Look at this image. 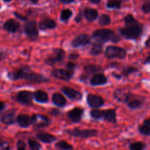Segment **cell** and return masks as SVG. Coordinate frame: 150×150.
I'll return each mask as SVG.
<instances>
[{
    "label": "cell",
    "instance_id": "cell-14",
    "mask_svg": "<svg viewBox=\"0 0 150 150\" xmlns=\"http://www.w3.org/2000/svg\"><path fill=\"white\" fill-rule=\"evenodd\" d=\"M62 91L71 100H79L82 98V95L81 92L75 90L70 87L67 86H63L62 88Z\"/></svg>",
    "mask_w": 150,
    "mask_h": 150
},
{
    "label": "cell",
    "instance_id": "cell-36",
    "mask_svg": "<svg viewBox=\"0 0 150 150\" xmlns=\"http://www.w3.org/2000/svg\"><path fill=\"white\" fill-rule=\"evenodd\" d=\"M29 146L30 149L33 150H38L41 149V145L38 142L34 140H29Z\"/></svg>",
    "mask_w": 150,
    "mask_h": 150
},
{
    "label": "cell",
    "instance_id": "cell-52",
    "mask_svg": "<svg viewBox=\"0 0 150 150\" xmlns=\"http://www.w3.org/2000/svg\"><path fill=\"white\" fill-rule=\"evenodd\" d=\"M1 142H1V139H0V144H1Z\"/></svg>",
    "mask_w": 150,
    "mask_h": 150
},
{
    "label": "cell",
    "instance_id": "cell-22",
    "mask_svg": "<svg viewBox=\"0 0 150 150\" xmlns=\"http://www.w3.org/2000/svg\"><path fill=\"white\" fill-rule=\"evenodd\" d=\"M37 138L44 143H52L54 141L57 140V138L53 135L48 134V133H40L37 135Z\"/></svg>",
    "mask_w": 150,
    "mask_h": 150
},
{
    "label": "cell",
    "instance_id": "cell-9",
    "mask_svg": "<svg viewBox=\"0 0 150 150\" xmlns=\"http://www.w3.org/2000/svg\"><path fill=\"white\" fill-rule=\"evenodd\" d=\"M17 100L20 103L29 105L32 103L33 94L29 91H21L17 94Z\"/></svg>",
    "mask_w": 150,
    "mask_h": 150
},
{
    "label": "cell",
    "instance_id": "cell-16",
    "mask_svg": "<svg viewBox=\"0 0 150 150\" xmlns=\"http://www.w3.org/2000/svg\"><path fill=\"white\" fill-rule=\"evenodd\" d=\"M0 120L5 125H12L15 122V112L14 111H8L1 114Z\"/></svg>",
    "mask_w": 150,
    "mask_h": 150
},
{
    "label": "cell",
    "instance_id": "cell-21",
    "mask_svg": "<svg viewBox=\"0 0 150 150\" xmlns=\"http://www.w3.org/2000/svg\"><path fill=\"white\" fill-rule=\"evenodd\" d=\"M130 94L129 92H125V91L122 90V89H117L115 92H114V97L122 102H127L128 100H130Z\"/></svg>",
    "mask_w": 150,
    "mask_h": 150
},
{
    "label": "cell",
    "instance_id": "cell-48",
    "mask_svg": "<svg viewBox=\"0 0 150 150\" xmlns=\"http://www.w3.org/2000/svg\"><path fill=\"white\" fill-rule=\"evenodd\" d=\"M149 39H148L147 40H146V47H149Z\"/></svg>",
    "mask_w": 150,
    "mask_h": 150
},
{
    "label": "cell",
    "instance_id": "cell-4",
    "mask_svg": "<svg viewBox=\"0 0 150 150\" xmlns=\"http://www.w3.org/2000/svg\"><path fill=\"white\" fill-rule=\"evenodd\" d=\"M126 54L127 52L124 48L113 45L108 46L105 51V56L108 59H124L126 57Z\"/></svg>",
    "mask_w": 150,
    "mask_h": 150
},
{
    "label": "cell",
    "instance_id": "cell-12",
    "mask_svg": "<svg viewBox=\"0 0 150 150\" xmlns=\"http://www.w3.org/2000/svg\"><path fill=\"white\" fill-rule=\"evenodd\" d=\"M88 104L92 108H99L104 105V100L96 95H89L87 96Z\"/></svg>",
    "mask_w": 150,
    "mask_h": 150
},
{
    "label": "cell",
    "instance_id": "cell-1",
    "mask_svg": "<svg viewBox=\"0 0 150 150\" xmlns=\"http://www.w3.org/2000/svg\"><path fill=\"white\" fill-rule=\"evenodd\" d=\"M125 27L120 29L122 36L126 39H137L142 32V25L132 15H127L125 18Z\"/></svg>",
    "mask_w": 150,
    "mask_h": 150
},
{
    "label": "cell",
    "instance_id": "cell-50",
    "mask_svg": "<svg viewBox=\"0 0 150 150\" xmlns=\"http://www.w3.org/2000/svg\"><path fill=\"white\" fill-rule=\"evenodd\" d=\"M1 59H2V54H1V53H0V60H1Z\"/></svg>",
    "mask_w": 150,
    "mask_h": 150
},
{
    "label": "cell",
    "instance_id": "cell-46",
    "mask_svg": "<svg viewBox=\"0 0 150 150\" xmlns=\"http://www.w3.org/2000/svg\"><path fill=\"white\" fill-rule=\"evenodd\" d=\"M89 1L92 4H99L100 2V0H89Z\"/></svg>",
    "mask_w": 150,
    "mask_h": 150
},
{
    "label": "cell",
    "instance_id": "cell-27",
    "mask_svg": "<svg viewBox=\"0 0 150 150\" xmlns=\"http://www.w3.org/2000/svg\"><path fill=\"white\" fill-rule=\"evenodd\" d=\"M103 51V45L100 43L98 42H95L93 43L92 48H91L90 54L92 55H98V54H101Z\"/></svg>",
    "mask_w": 150,
    "mask_h": 150
},
{
    "label": "cell",
    "instance_id": "cell-13",
    "mask_svg": "<svg viewBox=\"0 0 150 150\" xmlns=\"http://www.w3.org/2000/svg\"><path fill=\"white\" fill-rule=\"evenodd\" d=\"M83 110L80 108H75L67 113V117L73 122H79L81 120Z\"/></svg>",
    "mask_w": 150,
    "mask_h": 150
},
{
    "label": "cell",
    "instance_id": "cell-45",
    "mask_svg": "<svg viewBox=\"0 0 150 150\" xmlns=\"http://www.w3.org/2000/svg\"><path fill=\"white\" fill-rule=\"evenodd\" d=\"M4 107H5V104H4V103L0 101V111H2V110L4 108Z\"/></svg>",
    "mask_w": 150,
    "mask_h": 150
},
{
    "label": "cell",
    "instance_id": "cell-26",
    "mask_svg": "<svg viewBox=\"0 0 150 150\" xmlns=\"http://www.w3.org/2000/svg\"><path fill=\"white\" fill-rule=\"evenodd\" d=\"M139 131L141 133L146 136H149L150 133V120L149 119L145 120L144 124L139 127Z\"/></svg>",
    "mask_w": 150,
    "mask_h": 150
},
{
    "label": "cell",
    "instance_id": "cell-51",
    "mask_svg": "<svg viewBox=\"0 0 150 150\" xmlns=\"http://www.w3.org/2000/svg\"><path fill=\"white\" fill-rule=\"evenodd\" d=\"M3 1H6V2H8V1H12V0H3Z\"/></svg>",
    "mask_w": 150,
    "mask_h": 150
},
{
    "label": "cell",
    "instance_id": "cell-17",
    "mask_svg": "<svg viewBox=\"0 0 150 150\" xmlns=\"http://www.w3.org/2000/svg\"><path fill=\"white\" fill-rule=\"evenodd\" d=\"M107 79L105 75L101 73H97L94 75L93 77L91 79L90 83L92 86H98V85H103L106 83Z\"/></svg>",
    "mask_w": 150,
    "mask_h": 150
},
{
    "label": "cell",
    "instance_id": "cell-37",
    "mask_svg": "<svg viewBox=\"0 0 150 150\" xmlns=\"http://www.w3.org/2000/svg\"><path fill=\"white\" fill-rule=\"evenodd\" d=\"M137 71L138 70L136 68V67H130L125 69V70L122 71V74H124L125 76H128V75H130V73H134V72H137Z\"/></svg>",
    "mask_w": 150,
    "mask_h": 150
},
{
    "label": "cell",
    "instance_id": "cell-28",
    "mask_svg": "<svg viewBox=\"0 0 150 150\" xmlns=\"http://www.w3.org/2000/svg\"><path fill=\"white\" fill-rule=\"evenodd\" d=\"M142 101H141L139 99H133L131 100H127V105L132 109H136V108H139L142 105Z\"/></svg>",
    "mask_w": 150,
    "mask_h": 150
},
{
    "label": "cell",
    "instance_id": "cell-25",
    "mask_svg": "<svg viewBox=\"0 0 150 150\" xmlns=\"http://www.w3.org/2000/svg\"><path fill=\"white\" fill-rule=\"evenodd\" d=\"M53 102L55 105H57V106H64L66 103V100L65 98L63 97V95H62L59 93H55L53 95Z\"/></svg>",
    "mask_w": 150,
    "mask_h": 150
},
{
    "label": "cell",
    "instance_id": "cell-6",
    "mask_svg": "<svg viewBox=\"0 0 150 150\" xmlns=\"http://www.w3.org/2000/svg\"><path fill=\"white\" fill-rule=\"evenodd\" d=\"M64 57H65V53H64V50L58 48V49L54 50L52 54L45 59V62L46 64L53 65L56 63L62 61Z\"/></svg>",
    "mask_w": 150,
    "mask_h": 150
},
{
    "label": "cell",
    "instance_id": "cell-40",
    "mask_svg": "<svg viewBox=\"0 0 150 150\" xmlns=\"http://www.w3.org/2000/svg\"><path fill=\"white\" fill-rule=\"evenodd\" d=\"M17 148L19 150H23L26 149V144L22 141H18L17 143Z\"/></svg>",
    "mask_w": 150,
    "mask_h": 150
},
{
    "label": "cell",
    "instance_id": "cell-3",
    "mask_svg": "<svg viewBox=\"0 0 150 150\" xmlns=\"http://www.w3.org/2000/svg\"><path fill=\"white\" fill-rule=\"evenodd\" d=\"M92 38L100 42H105L108 40L113 42H117L120 41V38L115 35L113 31L110 29H101L95 31L92 35Z\"/></svg>",
    "mask_w": 150,
    "mask_h": 150
},
{
    "label": "cell",
    "instance_id": "cell-35",
    "mask_svg": "<svg viewBox=\"0 0 150 150\" xmlns=\"http://www.w3.org/2000/svg\"><path fill=\"white\" fill-rule=\"evenodd\" d=\"M90 114L91 116H92V118L100 119V118H103V111H100V110H98V109H94L91 111Z\"/></svg>",
    "mask_w": 150,
    "mask_h": 150
},
{
    "label": "cell",
    "instance_id": "cell-41",
    "mask_svg": "<svg viewBox=\"0 0 150 150\" xmlns=\"http://www.w3.org/2000/svg\"><path fill=\"white\" fill-rule=\"evenodd\" d=\"M79 54H70V56H69V58H70V59L74 60V59H77L79 58Z\"/></svg>",
    "mask_w": 150,
    "mask_h": 150
},
{
    "label": "cell",
    "instance_id": "cell-49",
    "mask_svg": "<svg viewBox=\"0 0 150 150\" xmlns=\"http://www.w3.org/2000/svg\"><path fill=\"white\" fill-rule=\"evenodd\" d=\"M149 57H148L146 61L144 62V63H149Z\"/></svg>",
    "mask_w": 150,
    "mask_h": 150
},
{
    "label": "cell",
    "instance_id": "cell-10",
    "mask_svg": "<svg viewBox=\"0 0 150 150\" xmlns=\"http://www.w3.org/2000/svg\"><path fill=\"white\" fill-rule=\"evenodd\" d=\"M51 73L57 79L64 81L70 80L73 75L67 69H56V70H53Z\"/></svg>",
    "mask_w": 150,
    "mask_h": 150
},
{
    "label": "cell",
    "instance_id": "cell-7",
    "mask_svg": "<svg viewBox=\"0 0 150 150\" xmlns=\"http://www.w3.org/2000/svg\"><path fill=\"white\" fill-rule=\"evenodd\" d=\"M25 33L26 36L32 40H35L38 36V30L37 23L35 21H29L25 23Z\"/></svg>",
    "mask_w": 150,
    "mask_h": 150
},
{
    "label": "cell",
    "instance_id": "cell-11",
    "mask_svg": "<svg viewBox=\"0 0 150 150\" xmlns=\"http://www.w3.org/2000/svg\"><path fill=\"white\" fill-rule=\"evenodd\" d=\"M89 42H90V37L85 34H81L73 39V40L72 41V45L75 48H79L87 45Z\"/></svg>",
    "mask_w": 150,
    "mask_h": 150
},
{
    "label": "cell",
    "instance_id": "cell-8",
    "mask_svg": "<svg viewBox=\"0 0 150 150\" xmlns=\"http://www.w3.org/2000/svg\"><path fill=\"white\" fill-rule=\"evenodd\" d=\"M31 120H32V124L38 128L46 127L49 125L48 119L41 114H35L31 117Z\"/></svg>",
    "mask_w": 150,
    "mask_h": 150
},
{
    "label": "cell",
    "instance_id": "cell-33",
    "mask_svg": "<svg viewBox=\"0 0 150 150\" xmlns=\"http://www.w3.org/2000/svg\"><path fill=\"white\" fill-rule=\"evenodd\" d=\"M99 23L102 26H107V25L110 24V23H111V18H110L108 15L103 14L100 18Z\"/></svg>",
    "mask_w": 150,
    "mask_h": 150
},
{
    "label": "cell",
    "instance_id": "cell-34",
    "mask_svg": "<svg viewBox=\"0 0 150 150\" xmlns=\"http://www.w3.org/2000/svg\"><path fill=\"white\" fill-rule=\"evenodd\" d=\"M145 147V145L142 142H135L130 144V149L132 150H142Z\"/></svg>",
    "mask_w": 150,
    "mask_h": 150
},
{
    "label": "cell",
    "instance_id": "cell-31",
    "mask_svg": "<svg viewBox=\"0 0 150 150\" xmlns=\"http://www.w3.org/2000/svg\"><path fill=\"white\" fill-rule=\"evenodd\" d=\"M56 147L59 149H72L73 146L64 141H60L56 144Z\"/></svg>",
    "mask_w": 150,
    "mask_h": 150
},
{
    "label": "cell",
    "instance_id": "cell-29",
    "mask_svg": "<svg viewBox=\"0 0 150 150\" xmlns=\"http://www.w3.org/2000/svg\"><path fill=\"white\" fill-rule=\"evenodd\" d=\"M122 0H109L107 2V7L108 8L118 9L121 7Z\"/></svg>",
    "mask_w": 150,
    "mask_h": 150
},
{
    "label": "cell",
    "instance_id": "cell-19",
    "mask_svg": "<svg viewBox=\"0 0 150 150\" xmlns=\"http://www.w3.org/2000/svg\"><path fill=\"white\" fill-rule=\"evenodd\" d=\"M57 26L55 21L51 18H45L40 22L39 28L41 30H46V29H54Z\"/></svg>",
    "mask_w": 150,
    "mask_h": 150
},
{
    "label": "cell",
    "instance_id": "cell-44",
    "mask_svg": "<svg viewBox=\"0 0 150 150\" xmlns=\"http://www.w3.org/2000/svg\"><path fill=\"white\" fill-rule=\"evenodd\" d=\"M81 20V13H79L77 16V17L76 18V22H78V23H79V22H80Z\"/></svg>",
    "mask_w": 150,
    "mask_h": 150
},
{
    "label": "cell",
    "instance_id": "cell-32",
    "mask_svg": "<svg viewBox=\"0 0 150 150\" xmlns=\"http://www.w3.org/2000/svg\"><path fill=\"white\" fill-rule=\"evenodd\" d=\"M84 70L88 73H95L102 70L100 67L96 65H89L84 67Z\"/></svg>",
    "mask_w": 150,
    "mask_h": 150
},
{
    "label": "cell",
    "instance_id": "cell-5",
    "mask_svg": "<svg viewBox=\"0 0 150 150\" xmlns=\"http://www.w3.org/2000/svg\"><path fill=\"white\" fill-rule=\"evenodd\" d=\"M67 133L70 136L83 138V139L94 137L98 135V131L96 130H79L77 128L67 130Z\"/></svg>",
    "mask_w": 150,
    "mask_h": 150
},
{
    "label": "cell",
    "instance_id": "cell-18",
    "mask_svg": "<svg viewBox=\"0 0 150 150\" xmlns=\"http://www.w3.org/2000/svg\"><path fill=\"white\" fill-rule=\"evenodd\" d=\"M16 122L21 127H28L32 124L31 117L26 114H20L16 118Z\"/></svg>",
    "mask_w": 150,
    "mask_h": 150
},
{
    "label": "cell",
    "instance_id": "cell-30",
    "mask_svg": "<svg viewBox=\"0 0 150 150\" xmlns=\"http://www.w3.org/2000/svg\"><path fill=\"white\" fill-rule=\"evenodd\" d=\"M72 15H73V13L71 10L69 9H64L61 13V20L63 21H67L70 18Z\"/></svg>",
    "mask_w": 150,
    "mask_h": 150
},
{
    "label": "cell",
    "instance_id": "cell-23",
    "mask_svg": "<svg viewBox=\"0 0 150 150\" xmlns=\"http://www.w3.org/2000/svg\"><path fill=\"white\" fill-rule=\"evenodd\" d=\"M84 16L89 21H93L98 18V13L96 10L92 8H86L84 10Z\"/></svg>",
    "mask_w": 150,
    "mask_h": 150
},
{
    "label": "cell",
    "instance_id": "cell-20",
    "mask_svg": "<svg viewBox=\"0 0 150 150\" xmlns=\"http://www.w3.org/2000/svg\"><path fill=\"white\" fill-rule=\"evenodd\" d=\"M103 118L105 119L108 122L111 123L117 122V113L115 109H108L106 111H103Z\"/></svg>",
    "mask_w": 150,
    "mask_h": 150
},
{
    "label": "cell",
    "instance_id": "cell-42",
    "mask_svg": "<svg viewBox=\"0 0 150 150\" xmlns=\"http://www.w3.org/2000/svg\"><path fill=\"white\" fill-rule=\"evenodd\" d=\"M14 14H15V16H16V17L19 18H20V19H22V20H26V17H23V16H21V15L18 14V13H14Z\"/></svg>",
    "mask_w": 150,
    "mask_h": 150
},
{
    "label": "cell",
    "instance_id": "cell-2",
    "mask_svg": "<svg viewBox=\"0 0 150 150\" xmlns=\"http://www.w3.org/2000/svg\"><path fill=\"white\" fill-rule=\"evenodd\" d=\"M9 78L12 80H18V79H25V80L30 81L36 83H42V82L48 81V79H45L41 75L32 72L28 67H23L19 70L10 73L8 75Z\"/></svg>",
    "mask_w": 150,
    "mask_h": 150
},
{
    "label": "cell",
    "instance_id": "cell-24",
    "mask_svg": "<svg viewBox=\"0 0 150 150\" xmlns=\"http://www.w3.org/2000/svg\"><path fill=\"white\" fill-rule=\"evenodd\" d=\"M34 98L39 103H47L48 101V95L43 91H36L34 93Z\"/></svg>",
    "mask_w": 150,
    "mask_h": 150
},
{
    "label": "cell",
    "instance_id": "cell-47",
    "mask_svg": "<svg viewBox=\"0 0 150 150\" xmlns=\"http://www.w3.org/2000/svg\"><path fill=\"white\" fill-rule=\"evenodd\" d=\"M30 1H31V2L33 3V4H37V3H38L40 0H30Z\"/></svg>",
    "mask_w": 150,
    "mask_h": 150
},
{
    "label": "cell",
    "instance_id": "cell-38",
    "mask_svg": "<svg viewBox=\"0 0 150 150\" xmlns=\"http://www.w3.org/2000/svg\"><path fill=\"white\" fill-rule=\"evenodd\" d=\"M76 67V65L73 62H68L67 64H66V68H67L69 71L71 72L73 74L74 73Z\"/></svg>",
    "mask_w": 150,
    "mask_h": 150
},
{
    "label": "cell",
    "instance_id": "cell-43",
    "mask_svg": "<svg viewBox=\"0 0 150 150\" xmlns=\"http://www.w3.org/2000/svg\"><path fill=\"white\" fill-rule=\"evenodd\" d=\"M61 2L64 3V4H69V3H72L75 1V0H59Z\"/></svg>",
    "mask_w": 150,
    "mask_h": 150
},
{
    "label": "cell",
    "instance_id": "cell-39",
    "mask_svg": "<svg viewBox=\"0 0 150 150\" xmlns=\"http://www.w3.org/2000/svg\"><path fill=\"white\" fill-rule=\"evenodd\" d=\"M142 11L145 13H149L150 12V3L149 1L144 3L142 6Z\"/></svg>",
    "mask_w": 150,
    "mask_h": 150
},
{
    "label": "cell",
    "instance_id": "cell-15",
    "mask_svg": "<svg viewBox=\"0 0 150 150\" xmlns=\"http://www.w3.org/2000/svg\"><path fill=\"white\" fill-rule=\"evenodd\" d=\"M3 27L7 32H10V33H14V32H16L19 29V27H20V23L16 20L10 19V20H7L4 23Z\"/></svg>",
    "mask_w": 150,
    "mask_h": 150
}]
</instances>
